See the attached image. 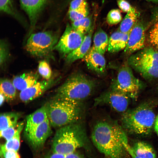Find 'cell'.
Instances as JSON below:
<instances>
[{"label": "cell", "mask_w": 158, "mask_h": 158, "mask_svg": "<svg viewBox=\"0 0 158 158\" xmlns=\"http://www.w3.org/2000/svg\"><path fill=\"white\" fill-rule=\"evenodd\" d=\"M97 148L109 158H122L128 144L126 134L122 126L114 121H98L94 125L91 135Z\"/></svg>", "instance_id": "obj_1"}, {"label": "cell", "mask_w": 158, "mask_h": 158, "mask_svg": "<svg viewBox=\"0 0 158 158\" xmlns=\"http://www.w3.org/2000/svg\"><path fill=\"white\" fill-rule=\"evenodd\" d=\"M80 121L59 128L53 138L52 152L67 154L87 145L88 141L87 131Z\"/></svg>", "instance_id": "obj_2"}, {"label": "cell", "mask_w": 158, "mask_h": 158, "mask_svg": "<svg viewBox=\"0 0 158 158\" xmlns=\"http://www.w3.org/2000/svg\"><path fill=\"white\" fill-rule=\"evenodd\" d=\"M51 126L60 128L81 121L85 113L83 102L54 98L47 104Z\"/></svg>", "instance_id": "obj_3"}, {"label": "cell", "mask_w": 158, "mask_h": 158, "mask_svg": "<svg viewBox=\"0 0 158 158\" xmlns=\"http://www.w3.org/2000/svg\"><path fill=\"white\" fill-rule=\"evenodd\" d=\"M96 86L94 80L82 73H75L58 88L54 97L83 102L92 95Z\"/></svg>", "instance_id": "obj_4"}, {"label": "cell", "mask_w": 158, "mask_h": 158, "mask_svg": "<svg viewBox=\"0 0 158 158\" xmlns=\"http://www.w3.org/2000/svg\"><path fill=\"white\" fill-rule=\"evenodd\" d=\"M156 118L151 106L143 104L123 113L121 126L131 133L147 135L152 131Z\"/></svg>", "instance_id": "obj_5"}, {"label": "cell", "mask_w": 158, "mask_h": 158, "mask_svg": "<svg viewBox=\"0 0 158 158\" xmlns=\"http://www.w3.org/2000/svg\"><path fill=\"white\" fill-rule=\"evenodd\" d=\"M127 63L143 78H158V50L154 48L144 47L130 55Z\"/></svg>", "instance_id": "obj_6"}, {"label": "cell", "mask_w": 158, "mask_h": 158, "mask_svg": "<svg viewBox=\"0 0 158 158\" xmlns=\"http://www.w3.org/2000/svg\"><path fill=\"white\" fill-rule=\"evenodd\" d=\"M59 40L58 35L51 31L32 34L27 40L25 48L28 52L35 56L52 57V51Z\"/></svg>", "instance_id": "obj_7"}, {"label": "cell", "mask_w": 158, "mask_h": 158, "mask_svg": "<svg viewBox=\"0 0 158 158\" xmlns=\"http://www.w3.org/2000/svg\"><path fill=\"white\" fill-rule=\"evenodd\" d=\"M132 69L127 63L122 66L109 89L122 92L130 99H135L143 87V84L134 75Z\"/></svg>", "instance_id": "obj_8"}, {"label": "cell", "mask_w": 158, "mask_h": 158, "mask_svg": "<svg viewBox=\"0 0 158 158\" xmlns=\"http://www.w3.org/2000/svg\"><path fill=\"white\" fill-rule=\"evenodd\" d=\"M130 99L122 92L109 89L95 99L94 105L107 106L117 112L123 113L127 110Z\"/></svg>", "instance_id": "obj_9"}, {"label": "cell", "mask_w": 158, "mask_h": 158, "mask_svg": "<svg viewBox=\"0 0 158 158\" xmlns=\"http://www.w3.org/2000/svg\"><path fill=\"white\" fill-rule=\"evenodd\" d=\"M85 36L75 30L68 24L54 50L58 51L63 56L66 57L80 46Z\"/></svg>", "instance_id": "obj_10"}, {"label": "cell", "mask_w": 158, "mask_h": 158, "mask_svg": "<svg viewBox=\"0 0 158 158\" xmlns=\"http://www.w3.org/2000/svg\"><path fill=\"white\" fill-rule=\"evenodd\" d=\"M145 28L141 22H137L130 32L127 45L124 49L126 54L131 55L145 47Z\"/></svg>", "instance_id": "obj_11"}, {"label": "cell", "mask_w": 158, "mask_h": 158, "mask_svg": "<svg viewBox=\"0 0 158 158\" xmlns=\"http://www.w3.org/2000/svg\"><path fill=\"white\" fill-rule=\"evenodd\" d=\"M59 80L51 78L48 80L38 81L33 85L20 91L19 97L22 101L27 102L41 96Z\"/></svg>", "instance_id": "obj_12"}, {"label": "cell", "mask_w": 158, "mask_h": 158, "mask_svg": "<svg viewBox=\"0 0 158 158\" xmlns=\"http://www.w3.org/2000/svg\"><path fill=\"white\" fill-rule=\"evenodd\" d=\"M48 118L32 131L25 134L26 139L32 147L35 149L41 147L52 131Z\"/></svg>", "instance_id": "obj_13"}, {"label": "cell", "mask_w": 158, "mask_h": 158, "mask_svg": "<svg viewBox=\"0 0 158 158\" xmlns=\"http://www.w3.org/2000/svg\"><path fill=\"white\" fill-rule=\"evenodd\" d=\"M47 0H20L22 8L27 15L30 25L31 34Z\"/></svg>", "instance_id": "obj_14"}, {"label": "cell", "mask_w": 158, "mask_h": 158, "mask_svg": "<svg viewBox=\"0 0 158 158\" xmlns=\"http://www.w3.org/2000/svg\"><path fill=\"white\" fill-rule=\"evenodd\" d=\"M83 59L89 69L99 74L105 72L106 61L103 55L97 51L93 47Z\"/></svg>", "instance_id": "obj_15"}, {"label": "cell", "mask_w": 158, "mask_h": 158, "mask_svg": "<svg viewBox=\"0 0 158 158\" xmlns=\"http://www.w3.org/2000/svg\"><path fill=\"white\" fill-rule=\"evenodd\" d=\"M93 27L89 32L85 35L84 40L80 46L66 57L68 63H71L75 61L83 59L91 47Z\"/></svg>", "instance_id": "obj_16"}, {"label": "cell", "mask_w": 158, "mask_h": 158, "mask_svg": "<svg viewBox=\"0 0 158 158\" xmlns=\"http://www.w3.org/2000/svg\"><path fill=\"white\" fill-rule=\"evenodd\" d=\"M47 119L46 104L26 117L25 133L32 131Z\"/></svg>", "instance_id": "obj_17"}, {"label": "cell", "mask_w": 158, "mask_h": 158, "mask_svg": "<svg viewBox=\"0 0 158 158\" xmlns=\"http://www.w3.org/2000/svg\"><path fill=\"white\" fill-rule=\"evenodd\" d=\"M129 33H124L118 30L113 33L109 38L108 51L114 53L124 49L127 44Z\"/></svg>", "instance_id": "obj_18"}, {"label": "cell", "mask_w": 158, "mask_h": 158, "mask_svg": "<svg viewBox=\"0 0 158 158\" xmlns=\"http://www.w3.org/2000/svg\"><path fill=\"white\" fill-rule=\"evenodd\" d=\"M39 78L37 73L30 72L16 76L12 82L16 89L21 91L36 83Z\"/></svg>", "instance_id": "obj_19"}, {"label": "cell", "mask_w": 158, "mask_h": 158, "mask_svg": "<svg viewBox=\"0 0 158 158\" xmlns=\"http://www.w3.org/2000/svg\"><path fill=\"white\" fill-rule=\"evenodd\" d=\"M93 45L95 49L104 55L107 49L109 38L106 33L101 28L95 33L93 38Z\"/></svg>", "instance_id": "obj_20"}, {"label": "cell", "mask_w": 158, "mask_h": 158, "mask_svg": "<svg viewBox=\"0 0 158 158\" xmlns=\"http://www.w3.org/2000/svg\"><path fill=\"white\" fill-rule=\"evenodd\" d=\"M135 154L141 158H156L155 152L148 144L142 141L138 142L131 147Z\"/></svg>", "instance_id": "obj_21"}, {"label": "cell", "mask_w": 158, "mask_h": 158, "mask_svg": "<svg viewBox=\"0 0 158 158\" xmlns=\"http://www.w3.org/2000/svg\"><path fill=\"white\" fill-rule=\"evenodd\" d=\"M138 16V12L135 8L127 13L118 30L124 33H129L137 22Z\"/></svg>", "instance_id": "obj_22"}, {"label": "cell", "mask_w": 158, "mask_h": 158, "mask_svg": "<svg viewBox=\"0 0 158 158\" xmlns=\"http://www.w3.org/2000/svg\"><path fill=\"white\" fill-rule=\"evenodd\" d=\"M23 127V122L18 123V130L15 135L11 139L1 145L0 152L7 150L18 151L20 145V134Z\"/></svg>", "instance_id": "obj_23"}, {"label": "cell", "mask_w": 158, "mask_h": 158, "mask_svg": "<svg viewBox=\"0 0 158 158\" xmlns=\"http://www.w3.org/2000/svg\"><path fill=\"white\" fill-rule=\"evenodd\" d=\"M20 114L16 112L2 113L0 116V131L17 125Z\"/></svg>", "instance_id": "obj_24"}, {"label": "cell", "mask_w": 158, "mask_h": 158, "mask_svg": "<svg viewBox=\"0 0 158 158\" xmlns=\"http://www.w3.org/2000/svg\"><path fill=\"white\" fill-rule=\"evenodd\" d=\"M16 90L12 82L6 78L1 79L0 93L4 96L6 100H11L15 98Z\"/></svg>", "instance_id": "obj_25"}, {"label": "cell", "mask_w": 158, "mask_h": 158, "mask_svg": "<svg viewBox=\"0 0 158 158\" xmlns=\"http://www.w3.org/2000/svg\"><path fill=\"white\" fill-rule=\"evenodd\" d=\"M91 20L87 16L78 20L72 22L73 28L79 32L85 35L92 29Z\"/></svg>", "instance_id": "obj_26"}, {"label": "cell", "mask_w": 158, "mask_h": 158, "mask_svg": "<svg viewBox=\"0 0 158 158\" xmlns=\"http://www.w3.org/2000/svg\"><path fill=\"white\" fill-rule=\"evenodd\" d=\"M0 9L2 12L13 16L19 20L20 19L15 9L11 0H0Z\"/></svg>", "instance_id": "obj_27"}, {"label": "cell", "mask_w": 158, "mask_h": 158, "mask_svg": "<svg viewBox=\"0 0 158 158\" xmlns=\"http://www.w3.org/2000/svg\"><path fill=\"white\" fill-rule=\"evenodd\" d=\"M88 14L87 7L76 10L69 9L68 11V16L72 22L79 20L87 17Z\"/></svg>", "instance_id": "obj_28"}, {"label": "cell", "mask_w": 158, "mask_h": 158, "mask_svg": "<svg viewBox=\"0 0 158 158\" xmlns=\"http://www.w3.org/2000/svg\"><path fill=\"white\" fill-rule=\"evenodd\" d=\"M38 71L40 75L45 80H48L51 78V70L47 61L43 60L39 62Z\"/></svg>", "instance_id": "obj_29"}, {"label": "cell", "mask_w": 158, "mask_h": 158, "mask_svg": "<svg viewBox=\"0 0 158 158\" xmlns=\"http://www.w3.org/2000/svg\"><path fill=\"white\" fill-rule=\"evenodd\" d=\"M122 16L120 11L117 9L111 10L108 13L106 18L107 22L110 25H114L121 22Z\"/></svg>", "instance_id": "obj_30"}, {"label": "cell", "mask_w": 158, "mask_h": 158, "mask_svg": "<svg viewBox=\"0 0 158 158\" xmlns=\"http://www.w3.org/2000/svg\"><path fill=\"white\" fill-rule=\"evenodd\" d=\"M148 40L152 47L158 50V21L154 24L150 29L149 33Z\"/></svg>", "instance_id": "obj_31"}, {"label": "cell", "mask_w": 158, "mask_h": 158, "mask_svg": "<svg viewBox=\"0 0 158 158\" xmlns=\"http://www.w3.org/2000/svg\"><path fill=\"white\" fill-rule=\"evenodd\" d=\"M9 56V51L7 43L4 40H1L0 44V64L3 68Z\"/></svg>", "instance_id": "obj_32"}, {"label": "cell", "mask_w": 158, "mask_h": 158, "mask_svg": "<svg viewBox=\"0 0 158 158\" xmlns=\"http://www.w3.org/2000/svg\"><path fill=\"white\" fill-rule=\"evenodd\" d=\"M18 123L16 126L11 127L0 131V137L4 138L6 141L11 139L15 135L17 131Z\"/></svg>", "instance_id": "obj_33"}, {"label": "cell", "mask_w": 158, "mask_h": 158, "mask_svg": "<svg viewBox=\"0 0 158 158\" xmlns=\"http://www.w3.org/2000/svg\"><path fill=\"white\" fill-rule=\"evenodd\" d=\"M87 7L86 0H73L70 3L69 9L76 10Z\"/></svg>", "instance_id": "obj_34"}, {"label": "cell", "mask_w": 158, "mask_h": 158, "mask_svg": "<svg viewBox=\"0 0 158 158\" xmlns=\"http://www.w3.org/2000/svg\"><path fill=\"white\" fill-rule=\"evenodd\" d=\"M117 3L120 9L124 12L127 13L135 8L126 0H118Z\"/></svg>", "instance_id": "obj_35"}, {"label": "cell", "mask_w": 158, "mask_h": 158, "mask_svg": "<svg viewBox=\"0 0 158 158\" xmlns=\"http://www.w3.org/2000/svg\"><path fill=\"white\" fill-rule=\"evenodd\" d=\"M1 158H20L18 152L14 150H7L0 152Z\"/></svg>", "instance_id": "obj_36"}, {"label": "cell", "mask_w": 158, "mask_h": 158, "mask_svg": "<svg viewBox=\"0 0 158 158\" xmlns=\"http://www.w3.org/2000/svg\"><path fill=\"white\" fill-rule=\"evenodd\" d=\"M125 148L126 152L129 153L132 158H141L135 154L132 150L131 147L129 144L126 146Z\"/></svg>", "instance_id": "obj_37"}, {"label": "cell", "mask_w": 158, "mask_h": 158, "mask_svg": "<svg viewBox=\"0 0 158 158\" xmlns=\"http://www.w3.org/2000/svg\"><path fill=\"white\" fill-rule=\"evenodd\" d=\"M154 126L155 131L158 135V115L156 117Z\"/></svg>", "instance_id": "obj_38"}, {"label": "cell", "mask_w": 158, "mask_h": 158, "mask_svg": "<svg viewBox=\"0 0 158 158\" xmlns=\"http://www.w3.org/2000/svg\"><path fill=\"white\" fill-rule=\"evenodd\" d=\"M0 105L3 104L4 101L6 99V98L2 94L0 93Z\"/></svg>", "instance_id": "obj_39"}, {"label": "cell", "mask_w": 158, "mask_h": 158, "mask_svg": "<svg viewBox=\"0 0 158 158\" xmlns=\"http://www.w3.org/2000/svg\"><path fill=\"white\" fill-rule=\"evenodd\" d=\"M148 1L154 3L158 2V0H146Z\"/></svg>", "instance_id": "obj_40"}]
</instances>
